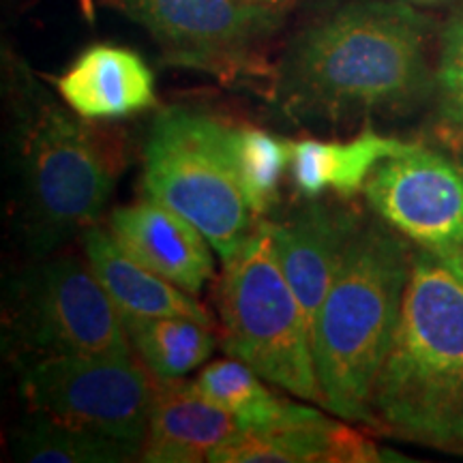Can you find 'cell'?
Returning <instances> with one entry per match:
<instances>
[{"label": "cell", "instance_id": "cell-18", "mask_svg": "<svg viewBox=\"0 0 463 463\" xmlns=\"http://www.w3.org/2000/svg\"><path fill=\"white\" fill-rule=\"evenodd\" d=\"M262 380L256 369L232 356L206 364L195 386L208 402L234 416L241 431L273 430L316 412L309 405H298L275 395Z\"/></svg>", "mask_w": 463, "mask_h": 463}, {"label": "cell", "instance_id": "cell-16", "mask_svg": "<svg viewBox=\"0 0 463 463\" xmlns=\"http://www.w3.org/2000/svg\"><path fill=\"white\" fill-rule=\"evenodd\" d=\"M84 253L120 316L191 317L211 324L198 300L131 258L109 232L90 225L84 232Z\"/></svg>", "mask_w": 463, "mask_h": 463}, {"label": "cell", "instance_id": "cell-9", "mask_svg": "<svg viewBox=\"0 0 463 463\" xmlns=\"http://www.w3.org/2000/svg\"><path fill=\"white\" fill-rule=\"evenodd\" d=\"M174 65L223 78L256 73L286 17L241 0H116Z\"/></svg>", "mask_w": 463, "mask_h": 463}, {"label": "cell", "instance_id": "cell-1", "mask_svg": "<svg viewBox=\"0 0 463 463\" xmlns=\"http://www.w3.org/2000/svg\"><path fill=\"white\" fill-rule=\"evenodd\" d=\"M430 20L403 0H352L289 43L275 75L286 114L345 123L402 112L431 89Z\"/></svg>", "mask_w": 463, "mask_h": 463}, {"label": "cell", "instance_id": "cell-3", "mask_svg": "<svg viewBox=\"0 0 463 463\" xmlns=\"http://www.w3.org/2000/svg\"><path fill=\"white\" fill-rule=\"evenodd\" d=\"M412 253L378 222H361L314 326L322 405L372 425V392L402 316Z\"/></svg>", "mask_w": 463, "mask_h": 463}, {"label": "cell", "instance_id": "cell-23", "mask_svg": "<svg viewBox=\"0 0 463 463\" xmlns=\"http://www.w3.org/2000/svg\"><path fill=\"white\" fill-rule=\"evenodd\" d=\"M245 5H253V7H262V9H270L277 11V14L288 15L289 11L298 5V0H241Z\"/></svg>", "mask_w": 463, "mask_h": 463}, {"label": "cell", "instance_id": "cell-15", "mask_svg": "<svg viewBox=\"0 0 463 463\" xmlns=\"http://www.w3.org/2000/svg\"><path fill=\"white\" fill-rule=\"evenodd\" d=\"M378 447L322 412L264 431H239L213 453V463H363L382 461Z\"/></svg>", "mask_w": 463, "mask_h": 463}, {"label": "cell", "instance_id": "cell-5", "mask_svg": "<svg viewBox=\"0 0 463 463\" xmlns=\"http://www.w3.org/2000/svg\"><path fill=\"white\" fill-rule=\"evenodd\" d=\"M144 191L206 236L223 264L245 247L258 223L242 194L232 127L191 108H165L144 148Z\"/></svg>", "mask_w": 463, "mask_h": 463}, {"label": "cell", "instance_id": "cell-25", "mask_svg": "<svg viewBox=\"0 0 463 463\" xmlns=\"http://www.w3.org/2000/svg\"><path fill=\"white\" fill-rule=\"evenodd\" d=\"M461 167H463V159H461Z\"/></svg>", "mask_w": 463, "mask_h": 463}, {"label": "cell", "instance_id": "cell-17", "mask_svg": "<svg viewBox=\"0 0 463 463\" xmlns=\"http://www.w3.org/2000/svg\"><path fill=\"white\" fill-rule=\"evenodd\" d=\"M410 146L397 137L364 129L347 142L298 140L289 142V172L294 189L305 200L322 198L335 191L341 198H354L364 189L382 159Z\"/></svg>", "mask_w": 463, "mask_h": 463}, {"label": "cell", "instance_id": "cell-20", "mask_svg": "<svg viewBox=\"0 0 463 463\" xmlns=\"http://www.w3.org/2000/svg\"><path fill=\"white\" fill-rule=\"evenodd\" d=\"M142 457V447L71 427L33 412L15 438V457L28 463H123Z\"/></svg>", "mask_w": 463, "mask_h": 463}, {"label": "cell", "instance_id": "cell-10", "mask_svg": "<svg viewBox=\"0 0 463 463\" xmlns=\"http://www.w3.org/2000/svg\"><path fill=\"white\" fill-rule=\"evenodd\" d=\"M363 194L375 215L416 247L463 256V167L444 155L410 144L375 165Z\"/></svg>", "mask_w": 463, "mask_h": 463}, {"label": "cell", "instance_id": "cell-19", "mask_svg": "<svg viewBox=\"0 0 463 463\" xmlns=\"http://www.w3.org/2000/svg\"><path fill=\"white\" fill-rule=\"evenodd\" d=\"M131 347L161 382L183 380L213 354L211 324L191 317L120 316Z\"/></svg>", "mask_w": 463, "mask_h": 463}, {"label": "cell", "instance_id": "cell-21", "mask_svg": "<svg viewBox=\"0 0 463 463\" xmlns=\"http://www.w3.org/2000/svg\"><path fill=\"white\" fill-rule=\"evenodd\" d=\"M232 153L245 200L256 217H266L279 200L289 167V142L258 127H232Z\"/></svg>", "mask_w": 463, "mask_h": 463}, {"label": "cell", "instance_id": "cell-4", "mask_svg": "<svg viewBox=\"0 0 463 463\" xmlns=\"http://www.w3.org/2000/svg\"><path fill=\"white\" fill-rule=\"evenodd\" d=\"M84 120L37 97L22 103L11 125L22 223L37 256L89 230L114 189L118 161Z\"/></svg>", "mask_w": 463, "mask_h": 463}, {"label": "cell", "instance_id": "cell-2", "mask_svg": "<svg viewBox=\"0 0 463 463\" xmlns=\"http://www.w3.org/2000/svg\"><path fill=\"white\" fill-rule=\"evenodd\" d=\"M372 425L463 457V256L412 253L395 339L372 392Z\"/></svg>", "mask_w": 463, "mask_h": 463}, {"label": "cell", "instance_id": "cell-22", "mask_svg": "<svg viewBox=\"0 0 463 463\" xmlns=\"http://www.w3.org/2000/svg\"><path fill=\"white\" fill-rule=\"evenodd\" d=\"M433 86L444 129L463 142V9L442 34Z\"/></svg>", "mask_w": 463, "mask_h": 463}, {"label": "cell", "instance_id": "cell-12", "mask_svg": "<svg viewBox=\"0 0 463 463\" xmlns=\"http://www.w3.org/2000/svg\"><path fill=\"white\" fill-rule=\"evenodd\" d=\"M114 241L146 269L191 297H198L215 270L213 245L194 223L155 200L116 208L109 217Z\"/></svg>", "mask_w": 463, "mask_h": 463}, {"label": "cell", "instance_id": "cell-6", "mask_svg": "<svg viewBox=\"0 0 463 463\" xmlns=\"http://www.w3.org/2000/svg\"><path fill=\"white\" fill-rule=\"evenodd\" d=\"M219 311L230 356L289 395L322 403L314 337L277 258L270 222H258L245 247L225 264Z\"/></svg>", "mask_w": 463, "mask_h": 463}, {"label": "cell", "instance_id": "cell-24", "mask_svg": "<svg viewBox=\"0 0 463 463\" xmlns=\"http://www.w3.org/2000/svg\"><path fill=\"white\" fill-rule=\"evenodd\" d=\"M405 3H414V5H439V3H447V0H405Z\"/></svg>", "mask_w": 463, "mask_h": 463}, {"label": "cell", "instance_id": "cell-11", "mask_svg": "<svg viewBox=\"0 0 463 463\" xmlns=\"http://www.w3.org/2000/svg\"><path fill=\"white\" fill-rule=\"evenodd\" d=\"M363 219L350 208L307 200L283 222H270L277 258L303 307L311 337L328 289Z\"/></svg>", "mask_w": 463, "mask_h": 463}, {"label": "cell", "instance_id": "cell-7", "mask_svg": "<svg viewBox=\"0 0 463 463\" xmlns=\"http://www.w3.org/2000/svg\"><path fill=\"white\" fill-rule=\"evenodd\" d=\"M131 354L34 356L22 372L33 412L144 447L157 386Z\"/></svg>", "mask_w": 463, "mask_h": 463}, {"label": "cell", "instance_id": "cell-14", "mask_svg": "<svg viewBox=\"0 0 463 463\" xmlns=\"http://www.w3.org/2000/svg\"><path fill=\"white\" fill-rule=\"evenodd\" d=\"M241 431L225 410L202 395L195 382L167 380L157 386L142 461L200 463Z\"/></svg>", "mask_w": 463, "mask_h": 463}, {"label": "cell", "instance_id": "cell-8", "mask_svg": "<svg viewBox=\"0 0 463 463\" xmlns=\"http://www.w3.org/2000/svg\"><path fill=\"white\" fill-rule=\"evenodd\" d=\"M15 339L33 356L131 354L118 309L89 260L61 256L28 270L11 317Z\"/></svg>", "mask_w": 463, "mask_h": 463}, {"label": "cell", "instance_id": "cell-13", "mask_svg": "<svg viewBox=\"0 0 463 463\" xmlns=\"http://www.w3.org/2000/svg\"><path fill=\"white\" fill-rule=\"evenodd\" d=\"M58 95L86 120H114L155 108V78L137 52L92 45L58 78Z\"/></svg>", "mask_w": 463, "mask_h": 463}]
</instances>
